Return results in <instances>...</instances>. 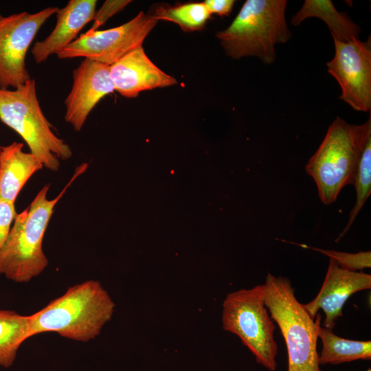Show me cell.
<instances>
[{
  "label": "cell",
  "instance_id": "6da1fadb",
  "mask_svg": "<svg viewBox=\"0 0 371 371\" xmlns=\"http://www.w3.org/2000/svg\"><path fill=\"white\" fill-rule=\"evenodd\" d=\"M115 303L99 281L88 280L30 315L29 337L53 332L77 341L95 339L111 319Z\"/></svg>",
  "mask_w": 371,
  "mask_h": 371
},
{
  "label": "cell",
  "instance_id": "7a4b0ae2",
  "mask_svg": "<svg viewBox=\"0 0 371 371\" xmlns=\"http://www.w3.org/2000/svg\"><path fill=\"white\" fill-rule=\"evenodd\" d=\"M86 163L77 167L61 192L47 199L49 184L44 186L30 205L17 214L8 236L0 249V275L17 283L28 282L47 267L43 241L54 207L75 179L84 173Z\"/></svg>",
  "mask_w": 371,
  "mask_h": 371
},
{
  "label": "cell",
  "instance_id": "3957f363",
  "mask_svg": "<svg viewBox=\"0 0 371 371\" xmlns=\"http://www.w3.org/2000/svg\"><path fill=\"white\" fill-rule=\"evenodd\" d=\"M371 138V117L361 124H351L337 117L305 166L315 181L325 205L336 201L342 188L353 184L365 146Z\"/></svg>",
  "mask_w": 371,
  "mask_h": 371
},
{
  "label": "cell",
  "instance_id": "277c9868",
  "mask_svg": "<svg viewBox=\"0 0 371 371\" xmlns=\"http://www.w3.org/2000/svg\"><path fill=\"white\" fill-rule=\"evenodd\" d=\"M286 0H247L230 25L216 36L233 59L254 56L265 64L276 60V45L291 37Z\"/></svg>",
  "mask_w": 371,
  "mask_h": 371
},
{
  "label": "cell",
  "instance_id": "5b68a950",
  "mask_svg": "<svg viewBox=\"0 0 371 371\" xmlns=\"http://www.w3.org/2000/svg\"><path fill=\"white\" fill-rule=\"evenodd\" d=\"M264 302L278 325L288 352V371H320L317 350L321 315L313 319L296 298L290 280L267 275Z\"/></svg>",
  "mask_w": 371,
  "mask_h": 371
},
{
  "label": "cell",
  "instance_id": "8992f818",
  "mask_svg": "<svg viewBox=\"0 0 371 371\" xmlns=\"http://www.w3.org/2000/svg\"><path fill=\"white\" fill-rule=\"evenodd\" d=\"M0 120L16 131L30 153L52 171L58 170L59 159L72 156L70 146L53 132L41 110L34 79L13 90L0 89Z\"/></svg>",
  "mask_w": 371,
  "mask_h": 371
},
{
  "label": "cell",
  "instance_id": "52a82bcc",
  "mask_svg": "<svg viewBox=\"0 0 371 371\" xmlns=\"http://www.w3.org/2000/svg\"><path fill=\"white\" fill-rule=\"evenodd\" d=\"M223 329L237 335L254 355L258 363L269 371L277 368L276 329L264 302V285L229 293L223 303Z\"/></svg>",
  "mask_w": 371,
  "mask_h": 371
},
{
  "label": "cell",
  "instance_id": "ba28073f",
  "mask_svg": "<svg viewBox=\"0 0 371 371\" xmlns=\"http://www.w3.org/2000/svg\"><path fill=\"white\" fill-rule=\"evenodd\" d=\"M157 21L151 14L140 12L120 26L104 30H89L56 56L60 59L83 57L110 66L142 46Z\"/></svg>",
  "mask_w": 371,
  "mask_h": 371
},
{
  "label": "cell",
  "instance_id": "9c48e42d",
  "mask_svg": "<svg viewBox=\"0 0 371 371\" xmlns=\"http://www.w3.org/2000/svg\"><path fill=\"white\" fill-rule=\"evenodd\" d=\"M49 7L36 13L22 12L0 20V89H16L29 80L27 50L45 22L58 11Z\"/></svg>",
  "mask_w": 371,
  "mask_h": 371
},
{
  "label": "cell",
  "instance_id": "30bf717a",
  "mask_svg": "<svg viewBox=\"0 0 371 371\" xmlns=\"http://www.w3.org/2000/svg\"><path fill=\"white\" fill-rule=\"evenodd\" d=\"M335 55L326 63L328 72L338 82L340 99L358 111L371 109V41H334Z\"/></svg>",
  "mask_w": 371,
  "mask_h": 371
},
{
  "label": "cell",
  "instance_id": "8fae6325",
  "mask_svg": "<svg viewBox=\"0 0 371 371\" xmlns=\"http://www.w3.org/2000/svg\"><path fill=\"white\" fill-rule=\"evenodd\" d=\"M71 89L65 100V120L80 131L95 106L115 91L109 66L84 58L73 71Z\"/></svg>",
  "mask_w": 371,
  "mask_h": 371
},
{
  "label": "cell",
  "instance_id": "7c38bea8",
  "mask_svg": "<svg viewBox=\"0 0 371 371\" xmlns=\"http://www.w3.org/2000/svg\"><path fill=\"white\" fill-rule=\"evenodd\" d=\"M370 287V274L345 269L329 258L326 274L319 291L313 300L303 306L313 319L322 309L325 313L324 327L333 330L335 321L342 316V308L347 300L355 293Z\"/></svg>",
  "mask_w": 371,
  "mask_h": 371
},
{
  "label": "cell",
  "instance_id": "4fadbf2b",
  "mask_svg": "<svg viewBox=\"0 0 371 371\" xmlns=\"http://www.w3.org/2000/svg\"><path fill=\"white\" fill-rule=\"evenodd\" d=\"M115 91L126 98L137 97L139 92L177 84L175 78L157 67L146 56L142 46L109 66Z\"/></svg>",
  "mask_w": 371,
  "mask_h": 371
},
{
  "label": "cell",
  "instance_id": "5bb4252c",
  "mask_svg": "<svg viewBox=\"0 0 371 371\" xmlns=\"http://www.w3.org/2000/svg\"><path fill=\"white\" fill-rule=\"evenodd\" d=\"M95 0H70L56 12V23L52 32L43 40L36 41L31 49L34 61L42 63L71 44L80 30L93 21Z\"/></svg>",
  "mask_w": 371,
  "mask_h": 371
},
{
  "label": "cell",
  "instance_id": "9a60e30c",
  "mask_svg": "<svg viewBox=\"0 0 371 371\" xmlns=\"http://www.w3.org/2000/svg\"><path fill=\"white\" fill-rule=\"evenodd\" d=\"M23 147V144L14 142L1 146L0 153V199L14 203L28 179L44 166Z\"/></svg>",
  "mask_w": 371,
  "mask_h": 371
},
{
  "label": "cell",
  "instance_id": "2e32d148",
  "mask_svg": "<svg viewBox=\"0 0 371 371\" xmlns=\"http://www.w3.org/2000/svg\"><path fill=\"white\" fill-rule=\"evenodd\" d=\"M309 17H317L324 21L333 41L346 42L358 38L361 31L346 13L337 10L331 1L306 0L291 22L297 26Z\"/></svg>",
  "mask_w": 371,
  "mask_h": 371
},
{
  "label": "cell",
  "instance_id": "e0dca14e",
  "mask_svg": "<svg viewBox=\"0 0 371 371\" xmlns=\"http://www.w3.org/2000/svg\"><path fill=\"white\" fill-rule=\"evenodd\" d=\"M318 338L322 348L319 355V365L339 364L355 360L371 359V341L344 339L335 335L332 329L318 328Z\"/></svg>",
  "mask_w": 371,
  "mask_h": 371
},
{
  "label": "cell",
  "instance_id": "ac0fdd59",
  "mask_svg": "<svg viewBox=\"0 0 371 371\" xmlns=\"http://www.w3.org/2000/svg\"><path fill=\"white\" fill-rule=\"evenodd\" d=\"M30 315L0 309V366L14 363L20 346L29 337Z\"/></svg>",
  "mask_w": 371,
  "mask_h": 371
},
{
  "label": "cell",
  "instance_id": "d6986e66",
  "mask_svg": "<svg viewBox=\"0 0 371 371\" xmlns=\"http://www.w3.org/2000/svg\"><path fill=\"white\" fill-rule=\"evenodd\" d=\"M156 20L173 22L183 31L201 30L210 17V12L204 3H187L175 6L159 7L153 14Z\"/></svg>",
  "mask_w": 371,
  "mask_h": 371
},
{
  "label": "cell",
  "instance_id": "ffe728a7",
  "mask_svg": "<svg viewBox=\"0 0 371 371\" xmlns=\"http://www.w3.org/2000/svg\"><path fill=\"white\" fill-rule=\"evenodd\" d=\"M353 185L356 190V202L350 212L346 226L339 234L337 240H339L350 229L355 221L359 211L371 192V138L365 146L359 160L357 170L355 176Z\"/></svg>",
  "mask_w": 371,
  "mask_h": 371
},
{
  "label": "cell",
  "instance_id": "44dd1931",
  "mask_svg": "<svg viewBox=\"0 0 371 371\" xmlns=\"http://www.w3.org/2000/svg\"><path fill=\"white\" fill-rule=\"evenodd\" d=\"M300 246L319 251L328 256L329 258L334 259L341 267L349 271H357L358 270H361L365 268H370L371 267L370 251L348 253L319 249L304 245H300Z\"/></svg>",
  "mask_w": 371,
  "mask_h": 371
},
{
  "label": "cell",
  "instance_id": "7402d4cb",
  "mask_svg": "<svg viewBox=\"0 0 371 371\" xmlns=\"http://www.w3.org/2000/svg\"><path fill=\"white\" fill-rule=\"evenodd\" d=\"M17 213L14 203L0 199V249L4 245Z\"/></svg>",
  "mask_w": 371,
  "mask_h": 371
},
{
  "label": "cell",
  "instance_id": "603a6c76",
  "mask_svg": "<svg viewBox=\"0 0 371 371\" xmlns=\"http://www.w3.org/2000/svg\"><path fill=\"white\" fill-rule=\"evenodd\" d=\"M130 1H106L102 7L95 13L93 25L90 30H97L110 17L122 10Z\"/></svg>",
  "mask_w": 371,
  "mask_h": 371
},
{
  "label": "cell",
  "instance_id": "cb8c5ba5",
  "mask_svg": "<svg viewBox=\"0 0 371 371\" xmlns=\"http://www.w3.org/2000/svg\"><path fill=\"white\" fill-rule=\"evenodd\" d=\"M204 4L210 14H216L221 16H228L232 12L235 1L234 0H206Z\"/></svg>",
  "mask_w": 371,
  "mask_h": 371
},
{
  "label": "cell",
  "instance_id": "d4e9b609",
  "mask_svg": "<svg viewBox=\"0 0 371 371\" xmlns=\"http://www.w3.org/2000/svg\"><path fill=\"white\" fill-rule=\"evenodd\" d=\"M3 16L0 14V20L2 19Z\"/></svg>",
  "mask_w": 371,
  "mask_h": 371
},
{
  "label": "cell",
  "instance_id": "484cf974",
  "mask_svg": "<svg viewBox=\"0 0 371 371\" xmlns=\"http://www.w3.org/2000/svg\"><path fill=\"white\" fill-rule=\"evenodd\" d=\"M366 371H371V370H370V368H369Z\"/></svg>",
  "mask_w": 371,
  "mask_h": 371
},
{
  "label": "cell",
  "instance_id": "4316f807",
  "mask_svg": "<svg viewBox=\"0 0 371 371\" xmlns=\"http://www.w3.org/2000/svg\"><path fill=\"white\" fill-rule=\"evenodd\" d=\"M1 146H0V153H1Z\"/></svg>",
  "mask_w": 371,
  "mask_h": 371
}]
</instances>
